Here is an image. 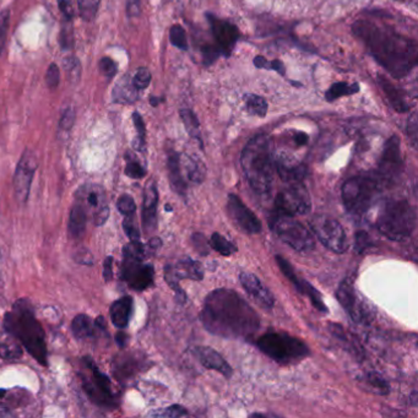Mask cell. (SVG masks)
<instances>
[{"mask_svg": "<svg viewBox=\"0 0 418 418\" xmlns=\"http://www.w3.org/2000/svg\"><path fill=\"white\" fill-rule=\"evenodd\" d=\"M254 65L259 69H267V70H275L280 74V75H285L286 74V68L281 60H267L265 57H261V55H257L254 58Z\"/></svg>", "mask_w": 418, "mask_h": 418, "instance_id": "cell-38", "label": "cell"}, {"mask_svg": "<svg viewBox=\"0 0 418 418\" xmlns=\"http://www.w3.org/2000/svg\"><path fill=\"white\" fill-rule=\"evenodd\" d=\"M133 120L135 125L136 131H138V139H136L135 146L136 150L142 151L145 148V135H146V129H145V123L142 120V117L139 113L135 112L133 114Z\"/></svg>", "mask_w": 418, "mask_h": 418, "instance_id": "cell-41", "label": "cell"}, {"mask_svg": "<svg viewBox=\"0 0 418 418\" xmlns=\"http://www.w3.org/2000/svg\"><path fill=\"white\" fill-rule=\"evenodd\" d=\"M148 416H153V417H183V416H188V411L184 407L174 405V406L153 411V413H148Z\"/></svg>", "mask_w": 418, "mask_h": 418, "instance_id": "cell-42", "label": "cell"}, {"mask_svg": "<svg viewBox=\"0 0 418 418\" xmlns=\"http://www.w3.org/2000/svg\"><path fill=\"white\" fill-rule=\"evenodd\" d=\"M0 356L4 359H18L23 356V350L14 336L0 345Z\"/></svg>", "mask_w": 418, "mask_h": 418, "instance_id": "cell-36", "label": "cell"}, {"mask_svg": "<svg viewBox=\"0 0 418 418\" xmlns=\"http://www.w3.org/2000/svg\"><path fill=\"white\" fill-rule=\"evenodd\" d=\"M277 264L280 266V269L285 274V276H287L289 278V281L293 283L296 286V289L300 291V293L306 295L311 302H312L313 306H315L318 309L319 312L326 313V306L324 304V302L322 300V296L319 295L318 291L313 287L312 285L306 283L304 280H300V277L296 275L293 267L289 265V263L286 260L283 259V257L277 255L276 257Z\"/></svg>", "mask_w": 418, "mask_h": 418, "instance_id": "cell-20", "label": "cell"}, {"mask_svg": "<svg viewBox=\"0 0 418 418\" xmlns=\"http://www.w3.org/2000/svg\"><path fill=\"white\" fill-rule=\"evenodd\" d=\"M88 218H89V215H88L86 209L79 201H75V204L70 209V215H69V236L71 239L79 241L83 238L86 232Z\"/></svg>", "mask_w": 418, "mask_h": 418, "instance_id": "cell-26", "label": "cell"}, {"mask_svg": "<svg viewBox=\"0 0 418 418\" xmlns=\"http://www.w3.org/2000/svg\"><path fill=\"white\" fill-rule=\"evenodd\" d=\"M416 210L406 200H389L377 216L378 230L391 241H404L416 227Z\"/></svg>", "mask_w": 418, "mask_h": 418, "instance_id": "cell-5", "label": "cell"}, {"mask_svg": "<svg viewBox=\"0 0 418 418\" xmlns=\"http://www.w3.org/2000/svg\"><path fill=\"white\" fill-rule=\"evenodd\" d=\"M123 228L131 241H140V232L136 224L135 213L127 215L124 218Z\"/></svg>", "mask_w": 418, "mask_h": 418, "instance_id": "cell-40", "label": "cell"}, {"mask_svg": "<svg viewBox=\"0 0 418 418\" xmlns=\"http://www.w3.org/2000/svg\"><path fill=\"white\" fill-rule=\"evenodd\" d=\"M170 41L174 47H177L181 51L188 49V40L187 34L181 25H173L170 31Z\"/></svg>", "mask_w": 418, "mask_h": 418, "instance_id": "cell-37", "label": "cell"}, {"mask_svg": "<svg viewBox=\"0 0 418 418\" xmlns=\"http://www.w3.org/2000/svg\"><path fill=\"white\" fill-rule=\"evenodd\" d=\"M336 297L340 302V304L345 308V311L350 314V317L354 319L356 323H361L365 318H368L367 306L362 300H359V295L356 292L354 283L351 280H345L340 285Z\"/></svg>", "mask_w": 418, "mask_h": 418, "instance_id": "cell-18", "label": "cell"}, {"mask_svg": "<svg viewBox=\"0 0 418 418\" xmlns=\"http://www.w3.org/2000/svg\"><path fill=\"white\" fill-rule=\"evenodd\" d=\"M270 228L276 233L278 238H281L297 252L306 253L315 247L312 233L295 220L293 216L275 212L270 218Z\"/></svg>", "mask_w": 418, "mask_h": 418, "instance_id": "cell-9", "label": "cell"}, {"mask_svg": "<svg viewBox=\"0 0 418 418\" xmlns=\"http://www.w3.org/2000/svg\"><path fill=\"white\" fill-rule=\"evenodd\" d=\"M99 4H100V0H79L81 18L86 21H91L97 12Z\"/></svg>", "mask_w": 418, "mask_h": 418, "instance_id": "cell-39", "label": "cell"}, {"mask_svg": "<svg viewBox=\"0 0 418 418\" xmlns=\"http://www.w3.org/2000/svg\"><path fill=\"white\" fill-rule=\"evenodd\" d=\"M402 168L401 159L400 139L393 135L389 139L384 148L382 157L379 159L378 172L376 178L382 187H388L389 184L397 179Z\"/></svg>", "mask_w": 418, "mask_h": 418, "instance_id": "cell-13", "label": "cell"}, {"mask_svg": "<svg viewBox=\"0 0 418 418\" xmlns=\"http://www.w3.org/2000/svg\"><path fill=\"white\" fill-rule=\"evenodd\" d=\"M85 362L90 369V377H83V390L97 405L111 406L114 401V395L109 378L103 374L91 359L86 358Z\"/></svg>", "mask_w": 418, "mask_h": 418, "instance_id": "cell-14", "label": "cell"}, {"mask_svg": "<svg viewBox=\"0 0 418 418\" xmlns=\"http://www.w3.org/2000/svg\"><path fill=\"white\" fill-rule=\"evenodd\" d=\"M272 140L266 134L254 136L241 155V165L249 185L255 193L267 195L274 181Z\"/></svg>", "mask_w": 418, "mask_h": 418, "instance_id": "cell-4", "label": "cell"}, {"mask_svg": "<svg viewBox=\"0 0 418 418\" xmlns=\"http://www.w3.org/2000/svg\"><path fill=\"white\" fill-rule=\"evenodd\" d=\"M194 352L196 357L200 361L201 365L204 367L218 371V373L224 374L226 378H230L232 376V368H231L230 365L213 348H196Z\"/></svg>", "mask_w": 418, "mask_h": 418, "instance_id": "cell-24", "label": "cell"}, {"mask_svg": "<svg viewBox=\"0 0 418 418\" xmlns=\"http://www.w3.org/2000/svg\"><path fill=\"white\" fill-rule=\"evenodd\" d=\"M74 122H75V112H74L71 108H68V109L63 113L62 118H60V128L63 130L71 129L73 125H74Z\"/></svg>", "mask_w": 418, "mask_h": 418, "instance_id": "cell-52", "label": "cell"}, {"mask_svg": "<svg viewBox=\"0 0 418 418\" xmlns=\"http://www.w3.org/2000/svg\"><path fill=\"white\" fill-rule=\"evenodd\" d=\"M168 172H170L172 188L174 189L179 195L185 194L187 183L183 177L181 162H179V155L177 153H171L168 156Z\"/></svg>", "mask_w": 418, "mask_h": 418, "instance_id": "cell-28", "label": "cell"}, {"mask_svg": "<svg viewBox=\"0 0 418 418\" xmlns=\"http://www.w3.org/2000/svg\"><path fill=\"white\" fill-rule=\"evenodd\" d=\"M58 5H60V12L64 14L65 18L68 20L74 18V9L69 0H58Z\"/></svg>", "mask_w": 418, "mask_h": 418, "instance_id": "cell-55", "label": "cell"}, {"mask_svg": "<svg viewBox=\"0 0 418 418\" xmlns=\"http://www.w3.org/2000/svg\"><path fill=\"white\" fill-rule=\"evenodd\" d=\"M64 68L68 77H70V80L73 81H77V79H79L80 74H81V65L79 63V60L75 57H70V58H66L64 62Z\"/></svg>", "mask_w": 418, "mask_h": 418, "instance_id": "cell-46", "label": "cell"}, {"mask_svg": "<svg viewBox=\"0 0 418 418\" xmlns=\"http://www.w3.org/2000/svg\"><path fill=\"white\" fill-rule=\"evenodd\" d=\"M75 260L80 264H85V265H92V254L90 253L89 249H80L75 255Z\"/></svg>", "mask_w": 418, "mask_h": 418, "instance_id": "cell-54", "label": "cell"}, {"mask_svg": "<svg viewBox=\"0 0 418 418\" xmlns=\"http://www.w3.org/2000/svg\"><path fill=\"white\" fill-rule=\"evenodd\" d=\"M164 99L162 97H155V96H151L150 97V103H151V106L157 107L159 106L161 102H164Z\"/></svg>", "mask_w": 418, "mask_h": 418, "instance_id": "cell-60", "label": "cell"}, {"mask_svg": "<svg viewBox=\"0 0 418 418\" xmlns=\"http://www.w3.org/2000/svg\"><path fill=\"white\" fill-rule=\"evenodd\" d=\"M37 157L31 150H26L18 161L15 176H14V190L15 196L20 204H25L30 195L31 183L37 170Z\"/></svg>", "mask_w": 418, "mask_h": 418, "instance_id": "cell-15", "label": "cell"}, {"mask_svg": "<svg viewBox=\"0 0 418 418\" xmlns=\"http://www.w3.org/2000/svg\"><path fill=\"white\" fill-rule=\"evenodd\" d=\"M210 246H211L212 249H215L216 252L222 254L224 257H228L231 254L236 253L237 252V247L235 246V243L226 239L224 236H221L218 232H215L212 235Z\"/></svg>", "mask_w": 418, "mask_h": 418, "instance_id": "cell-35", "label": "cell"}, {"mask_svg": "<svg viewBox=\"0 0 418 418\" xmlns=\"http://www.w3.org/2000/svg\"><path fill=\"white\" fill-rule=\"evenodd\" d=\"M125 174L133 179H142L146 176V170L139 161L130 159L125 166Z\"/></svg>", "mask_w": 418, "mask_h": 418, "instance_id": "cell-43", "label": "cell"}, {"mask_svg": "<svg viewBox=\"0 0 418 418\" xmlns=\"http://www.w3.org/2000/svg\"><path fill=\"white\" fill-rule=\"evenodd\" d=\"M359 83H348L345 81L341 83H332L330 86L329 90L325 92V99L329 102H334V101L343 97V96H351V94H357L359 92Z\"/></svg>", "mask_w": 418, "mask_h": 418, "instance_id": "cell-33", "label": "cell"}, {"mask_svg": "<svg viewBox=\"0 0 418 418\" xmlns=\"http://www.w3.org/2000/svg\"><path fill=\"white\" fill-rule=\"evenodd\" d=\"M380 80H378V83L382 86L384 92L388 96L389 101H390V105L394 107L395 111L397 112H405L407 111L411 105L407 103L404 94H401L399 90L396 89L395 86H393L391 83L385 81L384 77H379Z\"/></svg>", "mask_w": 418, "mask_h": 418, "instance_id": "cell-29", "label": "cell"}, {"mask_svg": "<svg viewBox=\"0 0 418 418\" xmlns=\"http://www.w3.org/2000/svg\"><path fill=\"white\" fill-rule=\"evenodd\" d=\"M368 383H371V387L374 389H378V393L379 394H385V393H388V385L387 383L384 382L383 379L380 377H373V376H369L368 377Z\"/></svg>", "mask_w": 418, "mask_h": 418, "instance_id": "cell-53", "label": "cell"}, {"mask_svg": "<svg viewBox=\"0 0 418 418\" xmlns=\"http://www.w3.org/2000/svg\"><path fill=\"white\" fill-rule=\"evenodd\" d=\"M77 200L83 205L96 226H102L109 218V205L106 192L97 184H85L77 190Z\"/></svg>", "mask_w": 418, "mask_h": 418, "instance_id": "cell-12", "label": "cell"}, {"mask_svg": "<svg viewBox=\"0 0 418 418\" xmlns=\"http://www.w3.org/2000/svg\"><path fill=\"white\" fill-rule=\"evenodd\" d=\"M201 322L210 332L224 337H247L259 329L258 314L231 289H216L207 296Z\"/></svg>", "mask_w": 418, "mask_h": 418, "instance_id": "cell-1", "label": "cell"}, {"mask_svg": "<svg viewBox=\"0 0 418 418\" xmlns=\"http://www.w3.org/2000/svg\"><path fill=\"white\" fill-rule=\"evenodd\" d=\"M127 12L130 18H135L140 14V0H128Z\"/></svg>", "mask_w": 418, "mask_h": 418, "instance_id": "cell-56", "label": "cell"}, {"mask_svg": "<svg viewBox=\"0 0 418 418\" xmlns=\"http://www.w3.org/2000/svg\"><path fill=\"white\" fill-rule=\"evenodd\" d=\"M354 35L365 42L371 54L394 77H406L417 64V44L393 31L367 21L354 25Z\"/></svg>", "mask_w": 418, "mask_h": 418, "instance_id": "cell-2", "label": "cell"}, {"mask_svg": "<svg viewBox=\"0 0 418 418\" xmlns=\"http://www.w3.org/2000/svg\"><path fill=\"white\" fill-rule=\"evenodd\" d=\"M122 277L130 289L144 291L153 283V267L144 264V247L140 241H131L124 247Z\"/></svg>", "mask_w": 418, "mask_h": 418, "instance_id": "cell-8", "label": "cell"}, {"mask_svg": "<svg viewBox=\"0 0 418 418\" xmlns=\"http://www.w3.org/2000/svg\"><path fill=\"white\" fill-rule=\"evenodd\" d=\"M4 325L40 365L47 367L48 352L44 331L36 319L35 313L27 300H18L15 303L14 311L6 314Z\"/></svg>", "mask_w": 418, "mask_h": 418, "instance_id": "cell-3", "label": "cell"}, {"mask_svg": "<svg viewBox=\"0 0 418 418\" xmlns=\"http://www.w3.org/2000/svg\"><path fill=\"white\" fill-rule=\"evenodd\" d=\"M113 257H107L103 263V277L106 281H111L113 278Z\"/></svg>", "mask_w": 418, "mask_h": 418, "instance_id": "cell-57", "label": "cell"}, {"mask_svg": "<svg viewBox=\"0 0 418 418\" xmlns=\"http://www.w3.org/2000/svg\"><path fill=\"white\" fill-rule=\"evenodd\" d=\"M117 209L125 216L127 215H131V213H135V201H134V199L130 195L123 194L117 201Z\"/></svg>", "mask_w": 418, "mask_h": 418, "instance_id": "cell-45", "label": "cell"}, {"mask_svg": "<svg viewBox=\"0 0 418 418\" xmlns=\"http://www.w3.org/2000/svg\"><path fill=\"white\" fill-rule=\"evenodd\" d=\"M9 18H10L9 10L0 12V53L3 52V48L5 44L6 34H8V27H9Z\"/></svg>", "mask_w": 418, "mask_h": 418, "instance_id": "cell-47", "label": "cell"}, {"mask_svg": "<svg viewBox=\"0 0 418 418\" xmlns=\"http://www.w3.org/2000/svg\"><path fill=\"white\" fill-rule=\"evenodd\" d=\"M260 351L278 363H291L309 354L306 343L286 334L267 332L257 341Z\"/></svg>", "mask_w": 418, "mask_h": 418, "instance_id": "cell-7", "label": "cell"}, {"mask_svg": "<svg viewBox=\"0 0 418 418\" xmlns=\"http://www.w3.org/2000/svg\"><path fill=\"white\" fill-rule=\"evenodd\" d=\"M209 24L211 26L212 35L218 42V48L222 53L230 55L233 47L236 46L237 41L239 38V31L236 25L220 20L213 15H207Z\"/></svg>", "mask_w": 418, "mask_h": 418, "instance_id": "cell-19", "label": "cell"}, {"mask_svg": "<svg viewBox=\"0 0 418 418\" xmlns=\"http://www.w3.org/2000/svg\"><path fill=\"white\" fill-rule=\"evenodd\" d=\"M60 68L55 64L49 65L46 74V83L49 89H55L60 85Z\"/></svg>", "mask_w": 418, "mask_h": 418, "instance_id": "cell-49", "label": "cell"}, {"mask_svg": "<svg viewBox=\"0 0 418 418\" xmlns=\"http://www.w3.org/2000/svg\"><path fill=\"white\" fill-rule=\"evenodd\" d=\"M113 99L119 103H133L138 100V90L134 88L133 81L128 79H122L120 83L116 85L113 90Z\"/></svg>", "mask_w": 418, "mask_h": 418, "instance_id": "cell-30", "label": "cell"}, {"mask_svg": "<svg viewBox=\"0 0 418 418\" xmlns=\"http://www.w3.org/2000/svg\"><path fill=\"white\" fill-rule=\"evenodd\" d=\"M239 280H241V286L247 291L248 295L253 297V300L260 306L265 309H271L274 306V302H275L274 296L271 295L270 291L258 277L250 272L243 271L239 275Z\"/></svg>", "mask_w": 418, "mask_h": 418, "instance_id": "cell-21", "label": "cell"}, {"mask_svg": "<svg viewBox=\"0 0 418 418\" xmlns=\"http://www.w3.org/2000/svg\"><path fill=\"white\" fill-rule=\"evenodd\" d=\"M293 140L298 146H303L309 140V136L306 135V133H303V131H298V133H296Z\"/></svg>", "mask_w": 418, "mask_h": 418, "instance_id": "cell-58", "label": "cell"}, {"mask_svg": "<svg viewBox=\"0 0 418 418\" xmlns=\"http://www.w3.org/2000/svg\"><path fill=\"white\" fill-rule=\"evenodd\" d=\"M133 313V298L129 296L122 297L113 302L109 308V315L113 325L118 329H125L129 324L130 317Z\"/></svg>", "mask_w": 418, "mask_h": 418, "instance_id": "cell-25", "label": "cell"}, {"mask_svg": "<svg viewBox=\"0 0 418 418\" xmlns=\"http://www.w3.org/2000/svg\"><path fill=\"white\" fill-rule=\"evenodd\" d=\"M227 209L231 218L241 230L250 235H257L261 231V224L258 218L254 215L252 210L248 209L247 205L237 195H228Z\"/></svg>", "mask_w": 418, "mask_h": 418, "instance_id": "cell-17", "label": "cell"}, {"mask_svg": "<svg viewBox=\"0 0 418 418\" xmlns=\"http://www.w3.org/2000/svg\"><path fill=\"white\" fill-rule=\"evenodd\" d=\"M116 340H117L119 348H125L127 340H128V335L124 331H119L118 334L116 335Z\"/></svg>", "mask_w": 418, "mask_h": 418, "instance_id": "cell-59", "label": "cell"}, {"mask_svg": "<svg viewBox=\"0 0 418 418\" xmlns=\"http://www.w3.org/2000/svg\"><path fill=\"white\" fill-rule=\"evenodd\" d=\"M275 199V212L296 216L306 215L312 209L311 196L303 182L286 183Z\"/></svg>", "mask_w": 418, "mask_h": 418, "instance_id": "cell-10", "label": "cell"}, {"mask_svg": "<svg viewBox=\"0 0 418 418\" xmlns=\"http://www.w3.org/2000/svg\"><path fill=\"white\" fill-rule=\"evenodd\" d=\"M201 53H203V57H204V63L209 65L218 60V57H220V54L222 53V52H221V49L218 47L207 46V47H204L201 49Z\"/></svg>", "mask_w": 418, "mask_h": 418, "instance_id": "cell-51", "label": "cell"}, {"mask_svg": "<svg viewBox=\"0 0 418 418\" xmlns=\"http://www.w3.org/2000/svg\"><path fill=\"white\" fill-rule=\"evenodd\" d=\"M204 277L203 267L198 261L192 259L181 260L177 265L167 266L166 267V281L176 291L177 296H181V300L184 302V293L181 287L178 286L179 280L190 278L199 281Z\"/></svg>", "mask_w": 418, "mask_h": 418, "instance_id": "cell-16", "label": "cell"}, {"mask_svg": "<svg viewBox=\"0 0 418 418\" xmlns=\"http://www.w3.org/2000/svg\"><path fill=\"white\" fill-rule=\"evenodd\" d=\"M382 188L376 176H357L342 185L341 198L346 210L354 215H363Z\"/></svg>", "mask_w": 418, "mask_h": 418, "instance_id": "cell-6", "label": "cell"}, {"mask_svg": "<svg viewBox=\"0 0 418 418\" xmlns=\"http://www.w3.org/2000/svg\"><path fill=\"white\" fill-rule=\"evenodd\" d=\"M311 227L319 241L334 253H345L348 249V236L341 224L326 215H317L311 220Z\"/></svg>", "mask_w": 418, "mask_h": 418, "instance_id": "cell-11", "label": "cell"}, {"mask_svg": "<svg viewBox=\"0 0 418 418\" xmlns=\"http://www.w3.org/2000/svg\"><path fill=\"white\" fill-rule=\"evenodd\" d=\"M157 203L159 192L155 182H150L145 189L144 203H142V226L146 233H151L156 230L157 224Z\"/></svg>", "mask_w": 418, "mask_h": 418, "instance_id": "cell-22", "label": "cell"}, {"mask_svg": "<svg viewBox=\"0 0 418 418\" xmlns=\"http://www.w3.org/2000/svg\"><path fill=\"white\" fill-rule=\"evenodd\" d=\"M159 246H161V241H159V238H153L150 241V247L153 248V249L159 247Z\"/></svg>", "mask_w": 418, "mask_h": 418, "instance_id": "cell-61", "label": "cell"}, {"mask_svg": "<svg viewBox=\"0 0 418 418\" xmlns=\"http://www.w3.org/2000/svg\"><path fill=\"white\" fill-rule=\"evenodd\" d=\"M179 162H181L183 177L185 174L189 182L195 183V184H200L204 182L207 170L201 161L195 159L190 155H183V156L179 155Z\"/></svg>", "mask_w": 418, "mask_h": 418, "instance_id": "cell-27", "label": "cell"}, {"mask_svg": "<svg viewBox=\"0 0 418 418\" xmlns=\"http://www.w3.org/2000/svg\"><path fill=\"white\" fill-rule=\"evenodd\" d=\"M99 68L101 73L108 79H112L117 74V64L111 58H102L99 63Z\"/></svg>", "mask_w": 418, "mask_h": 418, "instance_id": "cell-48", "label": "cell"}, {"mask_svg": "<svg viewBox=\"0 0 418 418\" xmlns=\"http://www.w3.org/2000/svg\"><path fill=\"white\" fill-rule=\"evenodd\" d=\"M181 118H182L183 124L185 127V129L188 131L189 136L192 139H194L199 142L201 148H203V140H201L200 123L198 120V117L195 116V113L192 109L188 108H182L179 111Z\"/></svg>", "mask_w": 418, "mask_h": 418, "instance_id": "cell-31", "label": "cell"}, {"mask_svg": "<svg viewBox=\"0 0 418 418\" xmlns=\"http://www.w3.org/2000/svg\"><path fill=\"white\" fill-rule=\"evenodd\" d=\"M407 135L411 139L413 148L417 145V113L413 112L407 123Z\"/></svg>", "mask_w": 418, "mask_h": 418, "instance_id": "cell-50", "label": "cell"}, {"mask_svg": "<svg viewBox=\"0 0 418 418\" xmlns=\"http://www.w3.org/2000/svg\"><path fill=\"white\" fill-rule=\"evenodd\" d=\"M277 173L285 183L303 182L306 177V167L285 153H280L275 161Z\"/></svg>", "mask_w": 418, "mask_h": 418, "instance_id": "cell-23", "label": "cell"}, {"mask_svg": "<svg viewBox=\"0 0 418 418\" xmlns=\"http://www.w3.org/2000/svg\"><path fill=\"white\" fill-rule=\"evenodd\" d=\"M71 331L79 340L88 339L94 334V322L89 315L79 314L71 323Z\"/></svg>", "mask_w": 418, "mask_h": 418, "instance_id": "cell-32", "label": "cell"}, {"mask_svg": "<svg viewBox=\"0 0 418 418\" xmlns=\"http://www.w3.org/2000/svg\"><path fill=\"white\" fill-rule=\"evenodd\" d=\"M131 81L138 91L145 90L151 83V73L146 68H140L139 70L136 71L135 77Z\"/></svg>", "mask_w": 418, "mask_h": 418, "instance_id": "cell-44", "label": "cell"}, {"mask_svg": "<svg viewBox=\"0 0 418 418\" xmlns=\"http://www.w3.org/2000/svg\"><path fill=\"white\" fill-rule=\"evenodd\" d=\"M246 106L249 113H252L253 116H258V117H265L266 113H267V102H266L264 97L258 96V94H247L246 96Z\"/></svg>", "mask_w": 418, "mask_h": 418, "instance_id": "cell-34", "label": "cell"}]
</instances>
